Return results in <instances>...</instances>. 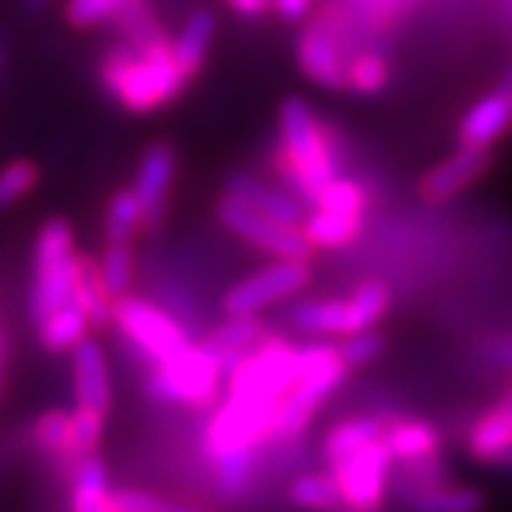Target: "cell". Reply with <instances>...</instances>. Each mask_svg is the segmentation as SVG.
<instances>
[{
    "instance_id": "ee69618b",
    "label": "cell",
    "mask_w": 512,
    "mask_h": 512,
    "mask_svg": "<svg viewBox=\"0 0 512 512\" xmlns=\"http://www.w3.org/2000/svg\"><path fill=\"white\" fill-rule=\"evenodd\" d=\"M225 6L242 20H259L271 12V0H225Z\"/></svg>"
},
{
    "instance_id": "836d02e7",
    "label": "cell",
    "mask_w": 512,
    "mask_h": 512,
    "mask_svg": "<svg viewBox=\"0 0 512 512\" xmlns=\"http://www.w3.org/2000/svg\"><path fill=\"white\" fill-rule=\"evenodd\" d=\"M211 467H214V481H217V490H220L222 498L234 501L254 481L256 467H259V450L222 456L217 461H211Z\"/></svg>"
},
{
    "instance_id": "f1b7e54d",
    "label": "cell",
    "mask_w": 512,
    "mask_h": 512,
    "mask_svg": "<svg viewBox=\"0 0 512 512\" xmlns=\"http://www.w3.org/2000/svg\"><path fill=\"white\" fill-rule=\"evenodd\" d=\"M146 234V220H143V208L134 194V188H117L106 202V214H103V237L106 242H131Z\"/></svg>"
},
{
    "instance_id": "e575fe53",
    "label": "cell",
    "mask_w": 512,
    "mask_h": 512,
    "mask_svg": "<svg viewBox=\"0 0 512 512\" xmlns=\"http://www.w3.org/2000/svg\"><path fill=\"white\" fill-rule=\"evenodd\" d=\"M370 191L359 180L350 177H333L316 197L313 205L319 211H333V214H367L370 208Z\"/></svg>"
},
{
    "instance_id": "681fc988",
    "label": "cell",
    "mask_w": 512,
    "mask_h": 512,
    "mask_svg": "<svg viewBox=\"0 0 512 512\" xmlns=\"http://www.w3.org/2000/svg\"><path fill=\"white\" fill-rule=\"evenodd\" d=\"M507 9H510V15H512V0H507Z\"/></svg>"
},
{
    "instance_id": "4316f807",
    "label": "cell",
    "mask_w": 512,
    "mask_h": 512,
    "mask_svg": "<svg viewBox=\"0 0 512 512\" xmlns=\"http://www.w3.org/2000/svg\"><path fill=\"white\" fill-rule=\"evenodd\" d=\"M72 512H109L111 487L106 461L92 453L80 458L72 476Z\"/></svg>"
},
{
    "instance_id": "ab89813d",
    "label": "cell",
    "mask_w": 512,
    "mask_h": 512,
    "mask_svg": "<svg viewBox=\"0 0 512 512\" xmlns=\"http://www.w3.org/2000/svg\"><path fill=\"white\" fill-rule=\"evenodd\" d=\"M387 348V342H384L382 333H376V330H362V333H353V336H345L342 342H339V353H342V359L348 362V367H367L373 365L379 356Z\"/></svg>"
},
{
    "instance_id": "d4e9b609",
    "label": "cell",
    "mask_w": 512,
    "mask_h": 512,
    "mask_svg": "<svg viewBox=\"0 0 512 512\" xmlns=\"http://www.w3.org/2000/svg\"><path fill=\"white\" fill-rule=\"evenodd\" d=\"M387 419L382 416H348V419L336 421L322 439V458L325 464H339L356 450H362L370 441L382 439Z\"/></svg>"
},
{
    "instance_id": "8fae6325",
    "label": "cell",
    "mask_w": 512,
    "mask_h": 512,
    "mask_svg": "<svg viewBox=\"0 0 512 512\" xmlns=\"http://www.w3.org/2000/svg\"><path fill=\"white\" fill-rule=\"evenodd\" d=\"M311 282L308 259H276L254 274L234 282L222 293V311L228 316H259L276 302H285Z\"/></svg>"
},
{
    "instance_id": "4fadbf2b",
    "label": "cell",
    "mask_w": 512,
    "mask_h": 512,
    "mask_svg": "<svg viewBox=\"0 0 512 512\" xmlns=\"http://www.w3.org/2000/svg\"><path fill=\"white\" fill-rule=\"evenodd\" d=\"M493 165V151L478 146H458L456 154L436 163L419 180V197L430 205L456 200L464 188L481 180Z\"/></svg>"
},
{
    "instance_id": "603a6c76",
    "label": "cell",
    "mask_w": 512,
    "mask_h": 512,
    "mask_svg": "<svg viewBox=\"0 0 512 512\" xmlns=\"http://www.w3.org/2000/svg\"><path fill=\"white\" fill-rule=\"evenodd\" d=\"M32 439H35V447L43 456L57 461L60 467H66V476H72L74 467L80 464V456L74 450L72 410H60V407L43 410L35 419Z\"/></svg>"
},
{
    "instance_id": "ffe728a7",
    "label": "cell",
    "mask_w": 512,
    "mask_h": 512,
    "mask_svg": "<svg viewBox=\"0 0 512 512\" xmlns=\"http://www.w3.org/2000/svg\"><path fill=\"white\" fill-rule=\"evenodd\" d=\"M268 333L271 330L259 322V316H228L222 325H217L205 336V342H208V348L217 353L222 370L228 376Z\"/></svg>"
},
{
    "instance_id": "f546056e",
    "label": "cell",
    "mask_w": 512,
    "mask_h": 512,
    "mask_svg": "<svg viewBox=\"0 0 512 512\" xmlns=\"http://www.w3.org/2000/svg\"><path fill=\"white\" fill-rule=\"evenodd\" d=\"M487 495L470 484H436L410 498V512H484Z\"/></svg>"
},
{
    "instance_id": "816d5d0a",
    "label": "cell",
    "mask_w": 512,
    "mask_h": 512,
    "mask_svg": "<svg viewBox=\"0 0 512 512\" xmlns=\"http://www.w3.org/2000/svg\"><path fill=\"white\" fill-rule=\"evenodd\" d=\"M0 63H3V55H0Z\"/></svg>"
},
{
    "instance_id": "484cf974",
    "label": "cell",
    "mask_w": 512,
    "mask_h": 512,
    "mask_svg": "<svg viewBox=\"0 0 512 512\" xmlns=\"http://www.w3.org/2000/svg\"><path fill=\"white\" fill-rule=\"evenodd\" d=\"M367 214H333V211H313L305 217L302 231L308 234L316 251H339L353 245L365 231Z\"/></svg>"
},
{
    "instance_id": "5b68a950",
    "label": "cell",
    "mask_w": 512,
    "mask_h": 512,
    "mask_svg": "<svg viewBox=\"0 0 512 512\" xmlns=\"http://www.w3.org/2000/svg\"><path fill=\"white\" fill-rule=\"evenodd\" d=\"M143 390L151 402L188 407V410H214L225 393V370L208 342H191L174 359L151 365Z\"/></svg>"
},
{
    "instance_id": "44dd1931",
    "label": "cell",
    "mask_w": 512,
    "mask_h": 512,
    "mask_svg": "<svg viewBox=\"0 0 512 512\" xmlns=\"http://www.w3.org/2000/svg\"><path fill=\"white\" fill-rule=\"evenodd\" d=\"M384 441L396 464H413L441 456V433L427 419H393L384 427Z\"/></svg>"
},
{
    "instance_id": "c3c4849f",
    "label": "cell",
    "mask_w": 512,
    "mask_h": 512,
    "mask_svg": "<svg viewBox=\"0 0 512 512\" xmlns=\"http://www.w3.org/2000/svg\"><path fill=\"white\" fill-rule=\"evenodd\" d=\"M495 467H504V470H512V447H510V450H507V453H504V458H501V461H498Z\"/></svg>"
},
{
    "instance_id": "3957f363",
    "label": "cell",
    "mask_w": 512,
    "mask_h": 512,
    "mask_svg": "<svg viewBox=\"0 0 512 512\" xmlns=\"http://www.w3.org/2000/svg\"><path fill=\"white\" fill-rule=\"evenodd\" d=\"M77 239L74 225L66 217H46L32 239L29 262V319L40 325L52 313L74 302L77 285Z\"/></svg>"
},
{
    "instance_id": "f35d334b",
    "label": "cell",
    "mask_w": 512,
    "mask_h": 512,
    "mask_svg": "<svg viewBox=\"0 0 512 512\" xmlns=\"http://www.w3.org/2000/svg\"><path fill=\"white\" fill-rule=\"evenodd\" d=\"M74 421V450L77 456L86 458L97 450V444L103 439V427H106V413L92 410V407H80L74 404L72 410Z\"/></svg>"
},
{
    "instance_id": "52a82bcc",
    "label": "cell",
    "mask_w": 512,
    "mask_h": 512,
    "mask_svg": "<svg viewBox=\"0 0 512 512\" xmlns=\"http://www.w3.org/2000/svg\"><path fill=\"white\" fill-rule=\"evenodd\" d=\"M276 410L279 402L259 396H234L222 393L211 419L202 430V453L208 461H217L231 453L262 450L274 444Z\"/></svg>"
},
{
    "instance_id": "7402d4cb",
    "label": "cell",
    "mask_w": 512,
    "mask_h": 512,
    "mask_svg": "<svg viewBox=\"0 0 512 512\" xmlns=\"http://www.w3.org/2000/svg\"><path fill=\"white\" fill-rule=\"evenodd\" d=\"M214 35H217V15L211 9H194L180 26V32L174 35V60L191 83L200 77L202 66L211 55Z\"/></svg>"
},
{
    "instance_id": "b9f144b4",
    "label": "cell",
    "mask_w": 512,
    "mask_h": 512,
    "mask_svg": "<svg viewBox=\"0 0 512 512\" xmlns=\"http://www.w3.org/2000/svg\"><path fill=\"white\" fill-rule=\"evenodd\" d=\"M316 0H271V12L285 23H305L313 15Z\"/></svg>"
},
{
    "instance_id": "60d3db41",
    "label": "cell",
    "mask_w": 512,
    "mask_h": 512,
    "mask_svg": "<svg viewBox=\"0 0 512 512\" xmlns=\"http://www.w3.org/2000/svg\"><path fill=\"white\" fill-rule=\"evenodd\" d=\"M111 504L117 512H208L191 504H177V501H163L157 495L143 493V490H114Z\"/></svg>"
},
{
    "instance_id": "ac0fdd59",
    "label": "cell",
    "mask_w": 512,
    "mask_h": 512,
    "mask_svg": "<svg viewBox=\"0 0 512 512\" xmlns=\"http://www.w3.org/2000/svg\"><path fill=\"white\" fill-rule=\"evenodd\" d=\"M293 330L305 336H353L359 333L350 299H305L296 302L288 313Z\"/></svg>"
},
{
    "instance_id": "83f0119b",
    "label": "cell",
    "mask_w": 512,
    "mask_h": 512,
    "mask_svg": "<svg viewBox=\"0 0 512 512\" xmlns=\"http://www.w3.org/2000/svg\"><path fill=\"white\" fill-rule=\"evenodd\" d=\"M35 328L40 348L49 350V353H72L89 336V330H94L89 316L80 311L77 302L60 308L49 319H43L40 325H35Z\"/></svg>"
},
{
    "instance_id": "cb8c5ba5",
    "label": "cell",
    "mask_w": 512,
    "mask_h": 512,
    "mask_svg": "<svg viewBox=\"0 0 512 512\" xmlns=\"http://www.w3.org/2000/svg\"><path fill=\"white\" fill-rule=\"evenodd\" d=\"M74 302L80 311L89 316L92 328H109L111 311H114V296L103 282L100 274V259L94 254L80 251L77 256V285H74Z\"/></svg>"
},
{
    "instance_id": "5bb4252c",
    "label": "cell",
    "mask_w": 512,
    "mask_h": 512,
    "mask_svg": "<svg viewBox=\"0 0 512 512\" xmlns=\"http://www.w3.org/2000/svg\"><path fill=\"white\" fill-rule=\"evenodd\" d=\"M72 390L74 404L109 413L111 407V370L103 348L86 336L72 350Z\"/></svg>"
},
{
    "instance_id": "e0dca14e",
    "label": "cell",
    "mask_w": 512,
    "mask_h": 512,
    "mask_svg": "<svg viewBox=\"0 0 512 512\" xmlns=\"http://www.w3.org/2000/svg\"><path fill=\"white\" fill-rule=\"evenodd\" d=\"M225 191L245 200L248 205H254L256 211H262L274 220L291 222V225L305 222V208H302V200L296 194H291L288 188H274V185L262 183L259 177L248 174V171H234L225 183Z\"/></svg>"
},
{
    "instance_id": "8992f818",
    "label": "cell",
    "mask_w": 512,
    "mask_h": 512,
    "mask_svg": "<svg viewBox=\"0 0 512 512\" xmlns=\"http://www.w3.org/2000/svg\"><path fill=\"white\" fill-rule=\"evenodd\" d=\"M111 325L146 365L168 362L194 342L177 313L168 311L160 299H148L134 291L114 302Z\"/></svg>"
},
{
    "instance_id": "bcb514c9",
    "label": "cell",
    "mask_w": 512,
    "mask_h": 512,
    "mask_svg": "<svg viewBox=\"0 0 512 512\" xmlns=\"http://www.w3.org/2000/svg\"><path fill=\"white\" fill-rule=\"evenodd\" d=\"M498 89H507V92H512V63L507 66V72L501 74V80H498Z\"/></svg>"
},
{
    "instance_id": "9a60e30c",
    "label": "cell",
    "mask_w": 512,
    "mask_h": 512,
    "mask_svg": "<svg viewBox=\"0 0 512 512\" xmlns=\"http://www.w3.org/2000/svg\"><path fill=\"white\" fill-rule=\"evenodd\" d=\"M512 131V92L495 89L476 100L458 123V143L461 146L493 148L501 137Z\"/></svg>"
},
{
    "instance_id": "6da1fadb",
    "label": "cell",
    "mask_w": 512,
    "mask_h": 512,
    "mask_svg": "<svg viewBox=\"0 0 512 512\" xmlns=\"http://www.w3.org/2000/svg\"><path fill=\"white\" fill-rule=\"evenodd\" d=\"M97 80L111 103L134 117L168 109L191 83L174 60V40L154 49H131L114 40L97 60Z\"/></svg>"
},
{
    "instance_id": "f6af8a7d",
    "label": "cell",
    "mask_w": 512,
    "mask_h": 512,
    "mask_svg": "<svg viewBox=\"0 0 512 512\" xmlns=\"http://www.w3.org/2000/svg\"><path fill=\"white\" fill-rule=\"evenodd\" d=\"M3 382H6V339L0 330V396H3Z\"/></svg>"
},
{
    "instance_id": "9c48e42d",
    "label": "cell",
    "mask_w": 512,
    "mask_h": 512,
    "mask_svg": "<svg viewBox=\"0 0 512 512\" xmlns=\"http://www.w3.org/2000/svg\"><path fill=\"white\" fill-rule=\"evenodd\" d=\"M214 211H217V220L222 222L225 231H231L234 237L248 242L262 254L274 256V259H308V262L316 254L302 225L274 220L228 191H222Z\"/></svg>"
},
{
    "instance_id": "74e56055",
    "label": "cell",
    "mask_w": 512,
    "mask_h": 512,
    "mask_svg": "<svg viewBox=\"0 0 512 512\" xmlns=\"http://www.w3.org/2000/svg\"><path fill=\"white\" fill-rule=\"evenodd\" d=\"M123 0H66L63 6V20L83 32V29H94L109 23V18L120 9Z\"/></svg>"
},
{
    "instance_id": "7a4b0ae2",
    "label": "cell",
    "mask_w": 512,
    "mask_h": 512,
    "mask_svg": "<svg viewBox=\"0 0 512 512\" xmlns=\"http://www.w3.org/2000/svg\"><path fill=\"white\" fill-rule=\"evenodd\" d=\"M271 168L282 185L311 200L339 177V146L330 126H325L302 97H285L279 106V137L271 151Z\"/></svg>"
},
{
    "instance_id": "7dc6e473",
    "label": "cell",
    "mask_w": 512,
    "mask_h": 512,
    "mask_svg": "<svg viewBox=\"0 0 512 512\" xmlns=\"http://www.w3.org/2000/svg\"><path fill=\"white\" fill-rule=\"evenodd\" d=\"M26 3V9H32V12H37V9H43V6H49L52 0H23Z\"/></svg>"
},
{
    "instance_id": "7bdbcfd3",
    "label": "cell",
    "mask_w": 512,
    "mask_h": 512,
    "mask_svg": "<svg viewBox=\"0 0 512 512\" xmlns=\"http://www.w3.org/2000/svg\"><path fill=\"white\" fill-rule=\"evenodd\" d=\"M481 353L498 367H507L512 370V336L510 333H493L490 339H484Z\"/></svg>"
},
{
    "instance_id": "d6986e66",
    "label": "cell",
    "mask_w": 512,
    "mask_h": 512,
    "mask_svg": "<svg viewBox=\"0 0 512 512\" xmlns=\"http://www.w3.org/2000/svg\"><path fill=\"white\" fill-rule=\"evenodd\" d=\"M109 26L114 29L117 40L131 49H154L174 40L168 35L160 15L154 12L151 0H123L120 9L109 18Z\"/></svg>"
},
{
    "instance_id": "d6a6232c",
    "label": "cell",
    "mask_w": 512,
    "mask_h": 512,
    "mask_svg": "<svg viewBox=\"0 0 512 512\" xmlns=\"http://www.w3.org/2000/svg\"><path fill=\"white\" fill-rule=\"evenodd\" d=\"M100 259V274L106 288L114 296V302L120 296H126L134 288V279H137V254L131 248V242H106Z\"/></svg>"
},
{
    "instance_id": "277c9868",
    "label": "cell",
    "mask_w": 512,
    "mask_h": 512,
    "mask_svg": "<svg viewBox=\"0 0 512 512\" xmlns=\"http://www.w3.org/2000/svg\"><path fill=\"white\" fill-rule=\"evenodd\" d=\"M348 373L350 367L342 359L339 345L330 342L299 345V373L276 410L274 444L299 439L308 430L316 410L325 404V399H330V393H336L345 384Z\"/></svg>"
},
{
    "instance_id": "2e32d148",
    "label": "cell",
    "mask_w": 512,
    "mask_h": 512,
    "mask_svg": "<svg viewBox=\"0 0 512 512\" xmlns=\"http://www.w3.org/2000/svg\"><path fill=\"white\" fill-rule=\"evenodd\" d=\"M512 447V390L487 407L467 433V453L478 464H498Z\"/></svg>"
},
{
    "instance_id": "f5cc1de1",
    "label": "cell",
    "mask_w": 512,
    "mask_h": 512,
    "mask_svg": "<svg viewBox=\"0 0 512 512\" xmlns=\"http://www.w3.org/2000/svg\"><path fill=\"white\" fill-rule=\"evenodd\" d=\"M342 512H350V510H342Z\"/></svg>"
},
{
    "instance_id": "4dcf8cb0",
    "label": "cell",
    "mask_w": 512,
    "mask_h": 512,
    "mask_svg": "<svg viewBox=\"0 0 512 512\" xmlns=\"http://www.w3.org/2000/svg\"><path fill=\"white\" fill-rule=\"evenodd\" d=\"M288 498L293 507L305 512H342V495L330 476V470L322 473H302L288 484Z\"/></svg>"
},
{
    "instance_id": "30bf717a",
    "label": "cell",
    "mask_w": 512,
    "mask_h": 512,
    "mask_svg": "<svg viewBox=\"0 0 512 512\" xmlns=\"http://www.w3.org/2000/svg\"><path fill=\"white\" fill-rule=\"evenodd\" d=\"M393 453L387 441L376 439L356 450L339 464H330V476L339 487L342 504L350 512H379L390 493V476H393Z\"/></svg>"
},
{
    "instance_id": "ba28073f",
    "label": "cell",
    "mask_w": 512,
    "mask_h": 512,
    "mask_svg": "<svg viewBox=\"0 0 512 512\" xmlns=\"http://www.w3.org/2000/svg\"><path fill=\"white\" fill-rule=\"evenodd\" d=\"M353 9L325 6L296 37V63L302 74L328 92H348V57Z\"/></svg>"
},
{
    "instance_id": "d590c367",
    "label": "cell",
    "mask_w": 512,
    "mask_h": 512,
    "mask_svg": "<svg viewBox=\"0 0 512 512\" xmlns=\"http://www.w3.org/2000/svg\"><path fill=\"white\" fill-rule=\"evenodd\" d=\"M40 165L29 157H18L0 165V211L15 208L40 185Z\"/></svg>"
},
{
    "instance_id": "1f68e13d",
    "label": "cell",
    "mask_w": 512,
    "mask_h": 512,
    "mask_svg": "<svg viewBox=\"0 0 512 512\" xmlns=\"http://www.w3.org/2000/svg\"><path fill=\"white\" fill-rule=\"evenodd\" d=\"M393 80L390 60L379 49H356L348 57V92L359 97L382 94Z\"/></svg>"
},
{
    "instance_id": "8d00e7d4",
    "label": "cell",
    "mask_w": 512,
    "mask_h": 512,
    "mask_svg": "<svg viewBox=\"0 0 512 512\" xmlns=\"http://www.w3.org/2000/svg\"><path fill=\"white\" fill-rule=\"evenodd\" d=\"M350 308H353V316H356V328L359 333L362 330H373L379 322H382L390 305H393V293L390 288L379 282V279H367L362 282L356 291L350 293Z\"/></svg>"
},
{
    "instance_id": "7c38bea8",
    "label": "cell",
    "mask_w": 512,
    "mask_h": 512,
    "mask_svg": "<svg viewBox=\"0 0 512 512\" xmlns=\"http://www.w3.org/2000/svg\"><path fill=\"white\" fill-rule=\"evenodd\" d=\"M174 180H177V148L168 140L148 143L134 171V185H131L143 208L146 234H154L165 225Z\"/></svg>"
},
{
    "instance_id": "f907efd6",
    "label": "cell",
    "mask_w": 512,
    "mask_h": 512,
    "mask_svg": "<svg viewBox=\"0 0 512 512\" xmlns=\"http://www.w3.org/2000/svg\"><path fill=\"white\" fill-rule=\"evenodd\" d=\"M109 512H117V510H114V504H111V510Z\"/></svg>"
}]
</instances>
